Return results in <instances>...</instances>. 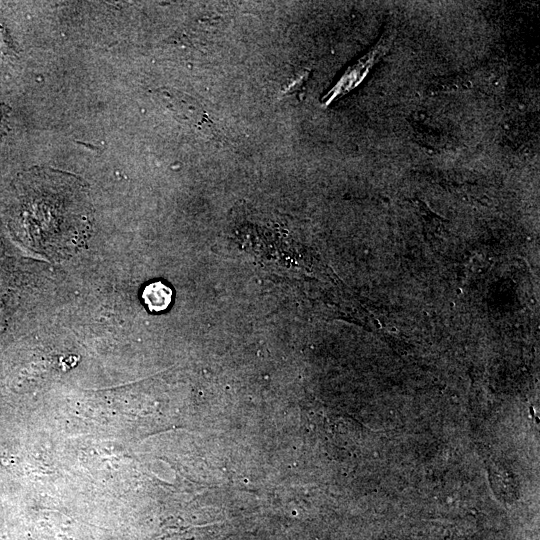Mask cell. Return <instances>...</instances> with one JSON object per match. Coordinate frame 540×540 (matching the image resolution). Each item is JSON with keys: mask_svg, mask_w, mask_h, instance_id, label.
Wrapping results in <instances>:
<instances>
[{"mask_svg": "<svg viewBox=\"0 0 540 540\" xmlns=\"http://www.w3.org/2000/svg\"><path fill=\"white\" fill-rule=\"evenodd\" d=\"M172 289L161 281L146 285L142 292V299L149 311L158 313L165 311L172 302Z\"/></svg>", "mask_w": 540, "mask_h": 540, "instance_id": "cell-2", "label": "cell"}, {"mask_svg": "<svg viewBox=\"0 0 540 540\" xmlns=\"http://www.w3.org/2000/svg\"><path fill=\"white\" fill-rule=\"evenodd\" d=\"M387 47V39H381V41L372 51L359 59L355 64L350 66L345 71L337 83L322 98V103L324 105H328L335 99L345 95L350 90L355 88L363 80L370 67L375 63V61H377Z\"/></svg>", "mask_w": 540, "mask_h": 540, "instance_id": "cell-1", "label": "cell"}, {"mask_svg": "<svg viewBox=\"0 0 540 540\" xmlns=\"http://www.w3.org/2000/svg\"><path fill=\"white\" fill-rule=\"evenodd\" d=\"M163 98L170 100L172 106L174 105L175 112L187 120H190L194 125L201 128L203 124L208 123V118L202 108L195 104L189 98L181 99V94H174L169 92H163Z\"/></svg>", "mask_w": 540, "mask_h": 540, "instance_id": "cell-3", "label": "cell"}]
</instances>
